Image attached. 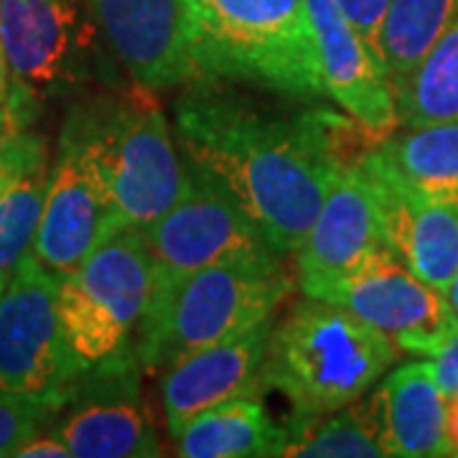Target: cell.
I'll list each match as a JSON object with an SVG mask.
<instances>
[{
    "label": "cell",
    "mask_w": 458,
    "mask_h": 458,
    "mask_svg": "<svg viewBox=\"0 0 458 458\" xmlns=\"http://www.w3.org/2000/svg\"><path fill=\"white\" fill-rule=\"evenodd\" d=\"M174 117L189 164L227 189L280 258L293 255L346 168L331 114L262 105L194 77Z\"/></svg>",
    "instance_id": "obj_1"
},
{
    "label": "cell",
    "mask_w": 458,
    "mask_h": 458,
    "mask_svg": "<svg viewBox=\"0 0 458 458\" xmlns=\"http://www.w3.org/2000/svg\"><path fill=\"white\" fill-rule=\"evenodd\" d=\"M194 77L273 95H327L306 0H186Z\"/></svg>",
    "instance_id": "obj_2"
},
{
    "label": "cell",
    "mask_w": 458,
    "mask_h": 458,
    "mask_svg": "<svg viewBox=\"0 0 458 458\" xmlns=\"http://www.w3.org/2000/svg\"><path fill=\"white\" fill-rule=\"evenodd\" d=\"M400 360L387 336L336 303L306 295L273 324L262 387L278 390L293 415H327L357 403Z\"/></svg>",
    "instance_id": "obj_3"
},
{
    "label": "cell",
    "mask_w": 458,
    "mask_h": 458,
    "mask_svg": "<svg viewBox=\"0 0 458 458\" xmlns=\"http://www.w3.org/2000/svg\"><path fill=\"white\" fill-rule=\"evenodd\" d=\"M293 288L280 255L209 265L179 278L161 276L138 331L140 369H165L183 354L270 321Z\"/></svg>",
    "instance_id": "obj_4"
},
{
    "label": "cell",
    "mask_w": 458,
    "mask_h": 458,
    "mask_svg": "<svg viewBox=\"0 0 458 458\" xmlns=\"http://www.w3.org/2000/svg\"><path fill=\"white\" fill-rule=\"evenodd\" d=\"M156 285L158 260L140 229L114 232L74 273L59 278L66 342L84 372L135 361L138 331Z\"/></svg>",
    "instance_id": "obj_5"
},
{
    "label": "cell",
    "mask_w": 458,
    "mask_h": 458,
    "mask_svg": "<svg viewBox=\"0 0 458 458\" xmlns=\"http://www.w3.org/2000/svg\"><path fill=\"white\" fill-rule=\"evenodd\" d=\"M98 110H74L59 135L33 255L56 278L120 232Z\"/></svg>",
    "instance_id": "obj_6"
},
{
    "label": "cell",
    "mask_w": 458,
    "mask_h": 458,
    "mask_svg": "<svg viewBox=\"0 0 458 458\" xmlns=\"http://www.w3.org/2000/svg\"><path fill=\"white\" fill-rule=\"evenodd\" d=\"M0 36L11 69L3 105L29 125L89 74L95 29L80 0H0Z\"/></svg>",
    "instance_id": "obj_7"
},
{
    "label": "cell",
    "mask_w": 458,
    "mask_h": 458,
    "mask_svg": "<svg viewBox=\"0 0 458 458\" xmlns=\"http://www.w3.org/2000/svg\"><path fill=\"white\" fill-rule=\"evenodd\" d=\"M82 375L59 313V278L29 252L0 295V394L64 405Z\"/></svg>",
    "instance_id": "obj_8"
},
{
    "label": "cell",
    "mask_w": 458,
    "mask_h": 458,
    "mask_svg": "<svg viewBox=\"0 0 458 458\" xmlns=\"http://www.w3.org/2000/svg\"><path fill=\"white\" fill-rule=\"evenodd\" d=\"M301 291L354 313L412 357H433L458 331L448 295L418 278L394 250H382L354 270L301 285Z\"/></svg>",
    "instance_id": "obj_9"
},
{
    "label": "cell",
    "mask_w": 458,
    "mask_h": 458,
    "mask_svg": "<svg viewBox=\"0 0 458 458\" xmlns=\"http://www.w3.org/2000/svg\"><path fill=\"white\" fill-rule=\"evenodd\" d=\"M110 189L120 227L146 229L164 216L189 186L174 131L153 102V92H138L99 110Z\"/></svg>",
    "instance_id": "obj_10"
},
{
    "label": "cell",
    "mask_w": 458,
    "mask_h": 458,
    "mask_svg": "<svg viewBox=\"0 0 458 458\" xmlns=\"http://www.w3.org/2000/svg\"><path fill=\"white\" fill-rule=\"evenodd\" d=\"M140 232L168 278L219 262L278 255L227 189L191 164L179 201Z\"/></svg>",
    "instance_id": "obj_11"
},
{
    "label": "cell",
    "mask_w": 458,
    "mask_h": 458,
    "mask_svg": "<svg viewBox=\"0 0 458 458\" xmlns=\"http://www.w3.org/2000/svg\"><path fill=\"white\" fill-rule=\"evenodd\" d=\"M138 361H117L80 377L51 430L74 458H153L158 433L138 385Z\"/></svg>",
    "instance_id": "obj_12"
},
{
    "label": "cell",
    "mask_w": 458,
    "mask_h": 458,
    "mask_svg": "<svg viewBox=\"0 0 458 458\" xmlns=\"http://www.w3.org/2000/svg\"><path fill=\"white\" fill-rule=\"evenodd\" d=\"M98 29L135 87L165 92L191 82L186 0H87Z\"/></svg>",
    "instance_id": "obj_13"
},
{
    "label": "cell",
    "mask_w": 458,
    "mask_h": 458,
    "mask_svg": "<svg viewBox=\"0 0 458 458\" xmlns=\"http://www.w3.org/2000/svg\"><path fill=\"white\" fill-rule=\"evenodd\" d=\"M375 186L387 242L410 270L438 291L458 273V197H436L410 186L375 150L361 156Z\"/></svg>",
    "instance_id": "obj_14"
},
{
    "label": "cell",
    "mask_w": 458,
    "mask_h": 458,
    "mask_svg": "<svg viewBox=\"0 0 458 458\" xmlns=\"http://www.w3.org/2000/svg\"><path fill=\"white\" fill-rule=\"evenodd\" d=\"M327 95L364 138L382 143L397 128L393 82L385 62L344 16L336 0H306Z\"/></svg>",
    "instance_id": "obj_15"
},
{
    "label": "cell",
    "mask_w": 458,
    "mask_h": 458,
    "mask_svg": "<svg viewBox=\"0 0 458 458\" xmlns=\"http://www.w3.org/2000/svg\"><path fill=\"white\" fill-rule=\"evenodd\" d=\"M382 250H393L375 186L364 165H346L295 250L298 288L336 278Z\"/></svg>",
    "instance_id": "obj_16"
},
{
    "label": "cell",
    "mask_w": 458,
    "mask_h": 458,
    "mask_svg": "<svg viewBox=\"0 0 458 458\" xmlns=\"http://www.w3.org/2000/svg\"><path fill=\"white\" fill-rule=\"evenodd\" d=\"M270 328L273 318L225 342L194 349L165 367L161 397L171 438H176L181 428L199 412L234 397L260 394L265 390L262 361Z\"/></svg>",
    "instance_id": "obj_17"
},
{
    "label": "cell",
    "mask_w": 458,
    "mask_h": 458,
    "mask_svg": "<svg viewBox=\"0 0 458 458\" xmlns=\"http://www.w3.org/2000/svg\"><path fill=\"white\" fill-rule=\"evenodd\" d=\"M390 456H448V400L430 360H410L375 385Z\"/></svg>",
    "instance_id": "obj_18"
},
{
    "label": "cell",
    "mask_w": 458,
    "mask_h": 458,
    "mask_svg": "<svg viewBox=\"0 0 458 458\" xmlns=\"http://www.w3.org/2000/svg\"><path fill=\"white\" fill-rule=\"evenodd\" d=\"M174 441L183 458L283 456L288 430L270 418L260 394H245L194 415Z\"/></svg>",
    "instance_id": "obj_19"
},
{
    "label": "cell",
    "mask_w": 458,
    "mask_h": 458,
    "mask_svg": "<svg viewBox=\"0 0 458 458\" xmlns=\"http://www.w3.org/2000/svg\"><path fill=\"white\" fill-rule=\"evenodd\" d=\"M283 456L379 458L390 456L375 387L357 403L327 415H291Z\"/></svg>",
    "instance_id": "obj_20"
},
{
    "label": "cell",
    "mask_w": 458,
    "mask_h": 458,
    "mask_svg": "<svg viewBox=\"0 0 458 458\" xmlns=\"http://www.w3.org/2000/svg\"><path fill=\"white\" fill-rule=\"evenodd\" d=\"M372 150L410 186L436 197H458V120L394 128Z\"/></svg>",
    "instance_id": "obj_21"
},
{
    "label": "cell",
    "mask_w": 458,
    "mask_h": 458,
    "mask_svg": "<svg viewBox=\"0 0 458 458\" xmlns=\"http://www.w3.org/2000/svg\"><path fill=\"white\" fill-rule=\"evenodd\" d=\"M393 95L397 128L458 120V16Z\"/></svg>",
    "instance_id": "obj_22"
},
{
    "label": "cell",
    "mask_w": 458,
    "mask_h": 458,
    "mask_svg": "<svg viewBox=\"0 0 458 458\" xmlns=\"http://www.w3.org/2000/svg\"><path fill=\"white\" fill-rule=\"evenodd\" d=\"M456 16L458 0H393L379 36L390 82L408 77Z\"/></svg>",
    "instance_id": "obj_23"
},
{
    "label": "cell",
    "mask_w": 458,
    "mask_h": 458,
    "mask_svg": "<svg viewBox=\"0 0 458 458\" xmlns=\"http://www.w3.org/2000/svg\"><path fill=\"white\" fill-rule=\"evenodd\" d=\"M51 164L29 174L0 194V270L13 273L33 252L41 214L47 204Z\"/></svg>",
    "instance_id": "obj_24"
},
{
    "label": "cell",
    "mask_w": 458,
    "mask_h": 458,
    "mask_svg": "<svg viewBox=\"0 0 458 458\" xmlns=\"http://www.w3.org/2000/svg\"><path fill=\"white\" fill-rule=\"evenodd\" d=\"M44 165H49L47 140L0 105V194Z\"/></svg>",
    "instance_id": "obj_25"
},
{
    "label": "cell",
    "mask_w": 458,
    "mask_h": 458,
    "mask_svg": "<svg viewBox=\"0 0 458 458\" xmlns=\"http://www.w3.org/2000/svg\"><path fill=\"white\" fill-rule=\"evenodd\" d=\"M59 410L62 405L51 400L0 394V456H13L18 445L51 426Z\"/></svg>",
    "instance_id": "obj_26"
},
{
    "label": "cell",
    "mask_w": 458,
    "mask_h": 458,
    "mask_svg": "<svg viewBox=\"0 0 458 458\" xmlns=\"http://www.w3.org/2000/svg\"><path fill=\"white\" fill-rule=\"evenodd\" d=\"M390 3L393 0H336L344 16L349 18V23L360 31L361 38L369 44V49L375 51L382 62H385V56H382L379 36H382V23L390 11Z\"/></svg>",
    "instance_id": "obj_27"
},
{
    "label": "cell",
    "mask_w": 458,
    "mask_h": 458,
    "mask_svg": "<svg viewBox=\"0 0 458 458\" xmlns=\"http://www.w3.org/2000/svg\"><path fill=\"white\" fill-rule=\"evenodd\" d=\"M428 360H430L436 382H438L441 393L445 394V400L458 397V331Z\"/></svg>",
    "instance_id": "obj_28"
},
{
    "label": "cell",
    "mask_w": 458,
    "mask_h": 458,
    "mask_svg": "<svg viewBox=\"0 0 458 458\" xmlns=\"http://www.w3.org/2000/svg\"><path fill=\"white\" fill-rule=\"evenodd\" d=\"M13 456L16 458H41V456L66 458V456H72V454H69L66 443L62 441L51 428H44V430H38L36 436H31V438L23 443V445H18V451L13 454Z\"/></svg>",
    "instance_id": "obj_29"
},
{
    "label": "cell",
    "mask_w": 458,
    "mask_h": 458,
    "mask_svg": "<svg viewBox=\"0 0 458 458\" xmlns=\"http://www.w3.org/2000/svg\"><path fill=\"white\" fill-rule=\"evenodd\" d=\"M448 456H458V397L448 400Z\"/></svg>",
    "instance_id": "obj_30"
},
{
    "label": "cell",
    "mask_w": 458,
    "mask_h": 458,
    "mask_svg": "<svg viewBox=\"0 0 458 458\" xmlns=\"http://www.w3.org/2000/svg\"><path fill=\"white\" fill-rule=\"evenodd\" d=\"M8 92H11V69H8V59H5L3 36H0V105L8 99Z\"/></svg>",
    "instance_id": "obj_31"
},
{
    "label": "cell",
    "mask_w": 458,
    "mask_h": 458,
    "mask_svg": "<svg viewBox=\"0 0 458 458\" xmlns=\"http://www.w3.org/2000/svg\"><path fill=\"white\" fill-rule=\"evenodd\" d=\"M445 295H448V303H451V309H454V313H456V318H458V273H456V278H454V283L448 285Z\"/></svg>",
    "instance_id": "obj_32"
},
{
    "label": "cell",
    "mask_w": 458,
    "mask_h": 458,
    "mask_svg": "<svg viewBox=\"0 0 458 458\" xmlns=\"http://www.w3.org/2000/svg\"><path fill=\"white\" fill-rule=\"evenodd\" d=\"M8 278H11V273L0 270V295H3V291H5V285H8Z\"/></svg>",
    "instance_id": "obj_33"
}]
</instances>
